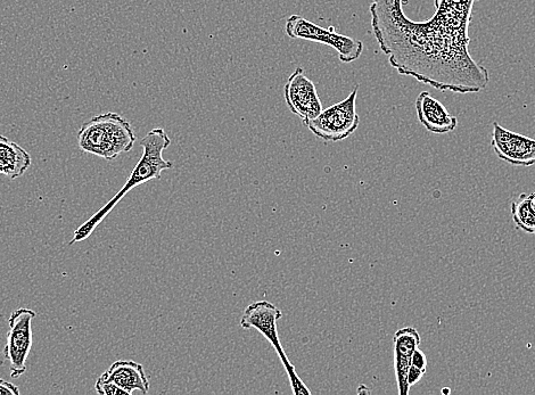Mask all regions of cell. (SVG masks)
<instances>
[{"label": "cell", "mask_w": 535, "mask_h": 395, "mask_svg": "<svg viewBox=\"0 0 535 395\" xmlns=\"http://www.w3.org/2000/svg\"><path fill=\"white\" fill-rule=\"evenodd\" d=\"M406 2L373 0L369 8L374 36L391 67L441 92L476 94L487 89L489 71L468 52L477 0H434L436 11L424 22L406 16Z\"/></svg>", "instance_id": "cell-1"}, {"label": "cell", "mask_w": 535, "mask_h": 395, "mask_svg": "<svg viewBox=\"0 0 535 395\" xmlns=\"http://www.w3.org/2000/svg\"><path fill=\"white\" fill-rule=\"evenodd\" d=\"M170 145L171 139L164 129H152L141 141L143 155L133 172H131L127 183L114 195L112 200L107 202L102 209L98 210L95 215L90 217L85 224H82L74 232L72 241L69 244L73 245L86 241L130 191L148 183V181L160 179L164 170L174 168V163L163 158L164 150H167Z\"/></svg>", "instance_id": "cell-2"}, {"label": "cell", "mask_w": 535, "mask_h": 395, "mask_svg": "<svg viewBox=\"0 0 535 395\" xmlns=\"http://www.w3.org/2000/svg\"><path fill=\"white\" fill-rule=\"evenodd\" d=\"M78 145L82 152L112 161L133 150L137 137L131 123L119 113L98 114L78 131Z\"/></svg>", "instance_id": "cell-3"}, {"label": "cell", "mask_w": 535, "mask_h": 395, "mask_svg": "<svg viewBox=\"0 0 535 395\" xmlns=\"http://www.w3.org/2000/svg\"><path fill=\"white\" fill-rule=\"evenodd\" d=\"M358 90L359 87L356 86L345 100L321 111L306 127L324 142H342L355 134L360 125L357 113Z\"/></svg>", "instance_id": "cell-4"}, {"label": "cell", "mask_w": 535, "mask_h": 395, "mask_svg": "<svg viewBox=\"0 0 535 395\" xmlns=\"http://www.w3.org/2000/svg\"><path fill=\"white\" fill-rule=\"evenodd\" d=\"M285 32L291 39L312 41V43L332 47L342 63L355 62L364 52L362 41L337 34L333 27L321 28L314 22L302 18L301 15H292L288 18Z\"/></svg>", "instance_id": "cell-5"}, {"label": "cell", "mask_w": 535, "mask_h": 395, "mask_svg": "<svg viewBox=\"0 0 535 395\" xmlns=\"http://www.w3.org/2000/svg\"><path fill=\"white\" fill-rule=\"evenodd\" d=\"M36 317V311L20 308L14 310L10 318H8L4 356L10 362L11 376L13 378H19L27 372V360L32 343H34L32 322Z\"/></svg>", "instance_id": "cell-6"}, {"label": "cell", "mask_w": 535, "mask_h": 395, "mask_svg": "<svg viewBox=\"0 0 535 395\" xmlns=\"http://www.w3.org/2000/svg\"><path fill=\"white\" fill-rule=\"evenodd\" d=\"M284 97L287 108L302 120L304 126L323 111L317 88L302 68L296 69L286 81Z\"/></svg>", "instance_id": "cell-7"}, {"label": "cell", "mask_w": 535, "mask_h": 395, "mask_svg": "<svg viewBox=\"0 0 535 395\" xmlns=\"http://www.w3.org/2000/svg\"><path fill=\"white\" fill-rule=\"evenodd\" d=\"M491 146L498 158L515 167L535 164V139L513 133L493 122Z\"/></svg>", "instance_id": "cell-8"}, {"label": "cell", "mask_w": 535, "mask_h": 395, "mask_svg": "<svg viewBox=\"0 0 535 395\" xmlns=\"http://www.w3.org/2000/svg\"><path fill=\"white\" fill-rule=\"evenodd\" d=\"M282 317V310L277 308L275 304L268 301H258L245 309L241 319V327L243 329H257L273 345L279 358L283 359L287 356L281 340H279L277 329L278 320Z\"/></svg>", "instance_id": "cell-9"}, {"label": "cell", "mask_w": 535, "mask_h": 395, "mask_svg": "<svg viewBox=\"0 0 535 395\" xmlns=\"http://www.w3.org/2000/svg\"><path fill=\"white\" fill-rule=\"evenodd\" d=\"M415 106L419 121L431 133L443 135L456 130L458 119L430 93L419 94Z\"/></svg>", "instance_id": "cell-10"}, {"label": "cell", "mask_w": 535, "mask_h": 395, "mask_svg": "<svg viewBox=\"0 0 535 395\" xmlns=\"http://www.w3.org/2000/svg\"><path fill=\"white\" fill-rule=\"evenodd\" d=\"M105 374L110 381L120 386L128 395L135 391L142 394H147L150 391V381H148L144 367L136 361H115Z\"/></svg>", "instance_id": "cell-11"}, {"label": "cell", "mask_w": 535, "mask_h": 395, "mask_svg": "<svg viewBox=\"0 0 535 395\" xmlns=\"http://www.w3.org/2000/svg\"><path fill=\"white\" fill-rule=\"evenodd\" d=\"M31 164V155L22 146L0 135V175L18 179L26 174Z\"/></svg>", "instance_id": "cell-12"}, {"label": "cell", "mask_w": 535, "mask_h": 395, "mask_svg": "<svg viewBox=\"0 0 535 395\" xmlns=\"http://www.w3.org/2000/svg\"><path fill=\"white\" fill-rule=\"evenodd\" d=\"M512 216L515 225L523 232L535 235V212L531 208L529 194H521L512 203Z\"/></svg>", "instance_id": "cell-13"}, {"label": "cell", "mask_w": 535, "mask_h": 395, "mask_svg": "<svg viewBox=\"0 0 535 395\" xmlns=\"http://www.w3.org/2000/svg\"><path fill=\"white\" fill-rule=\"evenodd\" d=\"M421 343V335H419L416 328L406 327L399 329L393 336L394 355L411 358Z\"/></svg>", "instance_id": "cell-14"}, {"label": "cell", "mask_w": 535, "mask_h": 395, "mask_svg": "<svg viewBox=\"0 0 535 395\" xmlns=\"http://www.w3.org/2000/svg\"><path fill=\"white\" fill-rule=\"evenodd\" d=\"M411 367V358L394 355L395 376H397L400 395H408L410 386L408 384V373Z\"/></svg>", "instance_id": "cell-15"}, {"label": "cell", "mask_w": 535, "mask_h": 395, "mask_svg": "<svg viewBox=\"0 0 535 395\" xmlns=\"http://www.w3.org/2000/svg\"><path fill=\"white\" fill-rule=\"evenodd\" d=\"M285 367L288 377H290V382L292 386L293 394L295 395H310L311 391L308 389V386L301 381L298 373L294 366L291 364V361L287 357L281 359Z\"/></svg>", "instance_id": "cell-16"}, {"label": "cell", "mask_w": 535, "mask_h": 395, "mask_svg": "<svg viewBox=\"0 0 535 395\" xmlns=\"http://www.w3.org/2000/svg\"><path fill=\"white\" fill-rule=\"evenodd\" d=\"M95 390L101 395H128V393L125 390H122L120 386L110 381L105 373L98 378L95 384Z\"/></svg>", "instance_id": "cell-17"}, {"label": "cell", "mask_w": 535, "mask_h": 395, "mask_svg": "<svg viewBox=\"0 0 535 395\" xmlns=\"http://www.w3.org/2000/svg\"><path fill=\"white\" fill-rule=\"evenodd\" d=\"M425 373L426 370L411 365L408 373V384L410 388H413L414 385L421 381Z\"/></svg>", "instance_id": "cell-18"}, {"label": "cell", "mask_w": 535, "mask_h": 395, "mask_svg": "<svg viewBox=\"0 0 535 395\" xmlns=\"http://www.w3.org/2000/svg\"><path fill=\"white\" fill-rule=\"evenodd\" d=\"M18 386L0 378V395H20Z\"/></svg>", "instance_id": "cell-19"}, {"label": "cell", "mask_w": 535, "mask_h": 395, "mask_svg": "<svg viewBox=\"0 0 535 395\" xmlns=\"http://www.w3.org/2000/svg\"><path fill=\"white\" fill-rule=\"evenodd\" d=\"M411 365L421 368L423 370H426L427 367V359L425 356V353L421 349H417L414 352L413 357H411Z\"/></svg>", "instance_id": "cell-20"}, {"label": "cell", "mask_w": 535, "mask_h": 395, "mask_svg": "<svg viewBox=\"0 0 535 395\" xmlns=\"http://www.w3.org/2000/svg\"><path fill=\"white\" fill-rule=\"evenodd\" d=\"M529 199H530L531 208L535 212V192L529 195Z\"/></svg>", "instance_id": "cell-21"}, {"label": "cell", "mask_w": 535, "mask_h": 395, "mask_svg": "<svg viewBox=\"0 0 535 395\" xmlns=\"http://www.w3.org/2000/svg\"><path fill=\"white\" fill-rule=\"evenodd\" d=\"M449 392H450L449 389H443V390H442V393H449Z\"/></svg>", "instance_id": "cell-22"}]
</instances>
